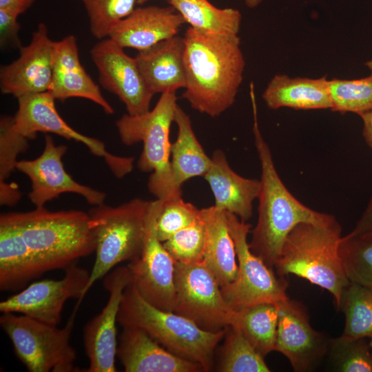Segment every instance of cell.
<instances>
[{
    "label": "cell",
    "mask_w": 372,
    "mask_h": 372,
    "mask_svg": "<svg viewBox=\"0 0 372 372\" xmlns=\"http://www.w3.org/2000/svg\"><path fill=\"white\" fill-rule=\"evenodd\" d=\"M183 39L186 85L182 97L200 113L218 116L234 103L243 80L240 37L189 26Z\"/></svg>",
    "instance_id": "cell-1"
},
{
    "label": "cell",
    "mask_w": 372,
    "mask_h": 372,
    "mask_svg": "<svg viewBox=\"0 0 372 372\" xmlns=\"http://www.w3.org/2000/svg\"><path fill=\"white\" fill-rule=\"evenodd\" d=\"M255 104L256 101H252L253 132L261 166V188L258 222L249 245L254 254L273 268L287 236L296 226L303 223L324 226L336 219L332 215L305 206L284 185L276 171L270 149L260 132Z\"/></svg>",
    "instance_id": "cell-2"
},
{
    "label": "cell",
    "mask_w": 372,
    "mask_h": 372,
    "mask_svg": "<svg viewBox=\"0 0 372 372\" xmlns=\"http://www.w3.org/2000/svg\"><path fill=\"white\" fill-rule=\"evenodd\" d=\"M117 322L143 330L171 353L199 364L203 371L211 369L215 349L227 331H206L183 316L160 309L131 283L123 293Z\"/></svg>",
    "instance_id": "cell-3"
},
{
    "label": "cell",
    "mask_w": 372,
    "mask_h": 372,
    "mask_svg": "<svg viewBox=\"0 0 372 372\" xmlns=\"http://www.w3.org/2000/svg\"><path fill=\"white\" fill-rule=\"evenodd\" d=\"M341 233L337 220L324 226L298 224L287 236L273 267L279 276L293 274L327 290L337 309L350 282L339 254Z\"/></svg>",
    "instance_id": "cell-4"
},
{
    "label": "cell",
    "mask_w": 372,
    "mask_h": 372,
    "mask_svg": "<svg viewBox=\"0 0 372 372\" xmlns=\"http://www.w3.org/2000/svg\"><path fill=\"white\" fill-rule=\"evenodd\" d=\"M25 241L43 273L65 269L96 250L88 213L44 207L14 212Z\"/></svg>",
    "instance_id": "cell-5"
},
{
    "label": "cell",
    "mask_w": 372,
    "mask_h": 372,
    "mask_svg": "<svg viewBox=\"0 0 372 372\" xmlns=\"http://www.w3.org/2000/svg\"><path fill=\"white\" fill-rule=\"evenodd\" d=\"M176 91L162 93L152 110L141 115L123 114L116 123L122 143H143L138 169L151 172L147 187L157 199L169 201L182 196L171 168L170 127L177 107Z\"/></svg>",
    "instance_id": "cell-6"
},
{
    "label": "cell",
    "mask_w": 372,
    "mask_h": 372,
    "mask_svg": "<svg viewBox=\"0 0 372 372\" xmlns=\"http://www.w3.org/2000/svg\"><path fill=\"white\" fill-rule=\"evenodd\" d=\"M150 201L134 198L116 207L104 203L88 211L90 225L96 241V258L87 294L98 280L124 261H132L141 254Z\"/></svg>",
    "instance_id": "cell-7"
},
{
    "label": "cell",
    "mask_w": 372,
    "mask_h": 372,
    "mask_svg": "<svg viewBox=\"0 0 372 372\" xmlns=\"http://www.w3.org/2000/svg\"><path fill=\"white\" fill-rule=\"evenodd\" d=\"M76 311L74 308L63 328L14 313H2L0 326L28 371L79 372L76 351L70 344Z\"/></svg>",
    "instance_id": "cell-8"
},
{
    "label": "cell",
    "mask_w": 372,
    "mask_h": 372,
    "mask_svg": "<svg viewBox=\"0 0 372 372\" xmlns=\"http://www.w3.org/2000/svg\"><path fill=\"white\" fill-rule=\"evenodd\" d=\"M238 260V274L231 283L220 287L227 304L236 311L262 302H276L288 298V283L285 277L276 276L273 268L254 254L247 242L251 225L226 211Z\"/></svg>",
    "instance_id": "cell-9"
},
{
    "label": "cell",
    "mask_w": 372,
    "mask_h": 372,
    "mask_svg": "<svg viewBox=\"0 0 372 372\" xmlns=\"http://www.w3.org/2000/svg\"><path fill=\"white\" fill-rule=\"evenodd\" d=\"M174 313L183 316L201 329L218 331L234 325L238 312L225 301L214 275L203 261H176Z\"/></svg>",
    "instance_id": "cell-10"
},
{
    "label": "cell",
    "mask_w": 372,
    "mask_h": 372,
    "mask_svg": "<svg viewBox=\"0 0 372 372\" xmlns=\"http://www.w3.org/2000/svg\"><path fill=\"white\" fill-rule=\"evenodd\" d=\"M163 205L161 200L150 201L141 254L127 267L130 283L145 300L160 309L174 311L176 261L156 234V221Z\"/></svg>",
    "instance_id": "cell-11"
},
{
    "label": "cell",
    "mask_w": 372,
    "mask_h": 372,
    "mask_svg": "<svg viewBox=\"0 0 372 372\" xmlns=\"http://www.w3.org/2000/svg\"><path fill=\"white\" fill-rule=\"evenodd\" d=\"M17 99L18 110L13 117L12 127L24 137L30 140L34 138L39 132L52 133L87 146L92 154L104 158L118 178L132 170L133 158L112 154L105 149L101 141L85 136L70 127L57 112L55 99L49 91L24 95Z\"/></svg>",
    "instance_id": "cell-12"
},
{
    "label": "cell",
    "mask_w": 372,
    "mask_h": 372,
    "mask_svg": "<svg viewBox=\"0 0 372 372\" xmlns=\"http://www.w3.org/2000/svg\"><path fill=\"white\" fill-rule=\"evenodd\" d=\"M76 262L64 270L60 280H42L34 282L19 293L0 302V311L24 315L40 322L58 326L65 302L77 299L75 309L85 297L90 273Z\"/></svg>",
    "instance_id": "cell-13"
},
{
    "label": "cell",
    "mask_w": 372,
    "mask_h": 372,
    "mask_svg": "<svg viewBox=\"0 0 372 372\" xmlns=\"http://www.w3.org/2000/svg\"><path fill=\"white\" fill-rule=\"evenodd\" d=\"M99 72L101 86L116 95L130 115H141L149 110L154 94L144 80L135 58L110 37L101 39L90 50Z\"/></svg>",
    "instance_id": "cell-14"
},
{
    "label": "cell",
    "mask_w": 372,
    "mask_h": 372,
    "mask_svg": "<svg viewBox=\"0 0 372 372\" xmlns=\"http://www.w3.org/2000/svg\"><path fill=\"white\" fill-rule=\"evenodd\" d=\"M276 304L275 351L287 357L295 371H313L327 357L331 338L312 328L300 303L288 298Z\"/></svg>",
    "instance_id": "cell-15"
},
{
    "label": "cell",
    "mask_w": 372,
    "mask_h": 372,
    "mask_svg": "<svg viewBox=\"0 0 372 372\" xmlns=\"http://www.w3.org/2000/svg\"><path fill=\"white\" fill-rule=\"evenodd\" d=\"M67 149L66 145H56L53 138L47 134L44 149L39 157L18 161L17 169L31 181L32 189L28 197L36 207H44L45 203L64 193L81 195L94 206L104 203V192L76 182L67 173L62 162Z\"/></svg>",
    "instance_id": "cell-16"
},
{
    "label": "cell",
    "mask_w": 372,
    "mask_h": 372,
    "mask_svg": "<svg viewBox=\"0 0 372 372\" xmlns=\"http://www.w3.org/2000/svg\"><path fill=\"white\" fill-rule=\"evenodd\" d=\"M130 283L127 266H121L105 276L103 287L109 293L108 300L97 316L83 329V343L89 366L85 372H115L118 313L123 293Z\"/></svg>",
    "instance_id": "cell-17"
},
{
    "label": "cell",
    "mask_w": 372,
    "mask_h": 372,
    "mask_svg": "<svg viewBox=\"0 0 372 372\" xmlns=\"http://www.w3.org/2000/svg\"><path fill=\"white\" fill-rule=\"evenodd\" d=\"M54 41L47 26L41 23L29 44L19 48V57L1 67L0 87L3 94L17 99L49 91L52 79Z\"/></svg>",
    "instance_id": "cell-18"
},
{
    "label": "cell",
    "mask_w": 372,
    "mask_h": 372,
    "mask_svg": "<svg viewBox=\"0 0 372 372\" xmlns=\"http://www.w3.org/2000/svg\"><path fill=\"white\" fill-rule=\"evenodd\" d=\"M49 92L55 100L61 102L70 98L86 99L99 105L106 114L114 113L99 87L83 67L77 40L74 35L54 41L52 79Z\"/></svg>",
    "instance_id": "cell-19"
},
{
    "label": "cell",
    "mask_w": 372,
    "mask_h": 372,
    "mask_svg": "<svg viewBox=\"0 0 372 372\" xmlns=\"http://www.w3.org/2000/svg\"><path fill=\"white\" fill-rule=\"evenodd\" d=\"M184 23L183 17L171 6L140 7L118 22L109 37L123 48L140 52L177 35Z\"/></svg>",
    "instance_id": "cell-20"
},
{
    "label": "cell",
    "mask_w": 372,
    "mask_h": 372,
    "mask_svg": "<svg viewBox=\"0 0 372 372\" xmlns=\"http://www.w3.org/2000/svg\"><path fill=\"white\" fill-rule=\"evenodd\" d=\"M116 356L126 372H198L202 366L178 356L141 329L123 327Z\"/></svg>",
    "instance_id": "cell-21"
},
{
    "label": "cell",
    "mask_w": 372,
    "mask_h": 372,
    "mask_svg": "<svg viewBox=\"0 0 372 372\" xmlns=\"http://www.w3.org/2000/svg\"><path fill=\"white\" fill-rule=\"evenodd\" d=\"M44 273L27 245L14 212L0 216V290L17 291Z\"/></svg>",
    "instance_id": "cell-22"
},
{
    "label": "cell",
    "mask_w": 372,
    "mask_h": 372,
    "mask_svg": "<svg viewBox=\"0 0 372 372\" xmlns=\"http://www.w3.org/2000/svg\"><path fill=\"white\" fill-rule=\"evenodd\" d=\"M211 158V165L204 178L214 194V206L247 221L252 216L254 201L259 197L260 180L236 173L220 149L215 150Z\"/></svg>",
    "instance_id": "cell-23"
},
{
    "label": "cell",
    "mask_w": 372,
    "mask_h": 372,
    "mask_svg": "<svg viewBox=\"0 0 372 372\" xmlns=\"http://www.w3.org/2000/svg\"><path fill=\"white\" fill-rule=\"evenodd\" d=\"M184 50L183 37L177 34L138 53V66L154 94L185 87Z\"/></svg>",
    "instance_id": "cell-24"
},
{
    "label": "cell",
    "mask_w": 372,
    "mask_h": 372,
    "mask_svg": "<svg viewBox=\"0 0 372 372\" xmlns=\"http://www.w3.org/2000/svg\"><path fill=\"white\" fill-rule=\"evenodd\" d=\"M262 97L266 105L272 110L282 107L296 110L332 108L327 76L312 79L276 74L268 83Z\"/></svg>",
    "instance_id": "cell-25"
},
{
    "label": "cell",
    "mask_w": 372,
    "mask_h": 372,
    "mask_svg": "<svg viewBox=\"0 0 372 372\" xmlns=\"http://www.w3.org/2000/svg\"><path fill=\"white\" fill-rule=\"evenodd\" d=\"M205 227L203 263L214 275L220 287L233 282L238 274V260L225 211L216 206L200 209Z\"/></svg>",
    "instance_id": "cell-26"
},
{
    "label": "cell",
    "mask_w": 372,
    "mask_h": 372,
    "mask_svg": "<svg viewBox=\"0 0 372 372\" xmlns=\"http://www.w3.org/2000/svg\"><path fill=\"white\" fill-rule=\"evenodd\" d=\"M174 122L178 127V135L171 147V168L176 185L189 179L206 174L211 165V158L204 151L197 139L189 116L177 105Z\"/></svg>",
    "instance_id": "cell-27"
},
{
    "label": "cell",
    "mask_w": 372,
    "mask_h": 372,
    "mask_svg": "<svg viewBox=\"0 0 372 372\" xmlns=\"http://www.w3.org/2000/svg\"><path fill=\"white\" fill-rule=\"evenodd\" d=\"M190 27L205 32L238 34L242 14L233 8H219L208 0H169Z\"/></svg>",
    "instance_id": "cell-28"
},
{
    "label": "cell",
    "mask_w": 372,
    "mask_h": 372,
    "mask_svg": "<svg viewBox=\"0 0 372 372\" xmlns=\"http://www.w3.org/2000/svg\"><path fill=\"white\" fill-rule=\"evenodd\" d=\"M278 320L276 302H262L238 311L234 325L240 328L254 348L265 357L275 351Z\"/></svg>",
    "instance_id": "cell-29"
},
{
    "label": "cell",
    "mask_w": 372,
    "mask_h": 372,
    "mask_svg": "<svg viewBox=\"0 0 372 372\" xmlns=\"http://www.w3.org/2000/svg\"><path fill=\"white\" fill-rule=\"evenodd\" d=\"M338 310L345 317L342 335L372 338V289L350 282L343 291Z\"/></svg>",
    "instance_id": "cell-30"
},
{
    "label": "cell",
    "mask_w": 372,
    "mask_h": 372,
    "mask_svg": "<svg viewBox=\"0 0 372 372\" xmlns=\"http://www.w3.org/2000/svg\"><path fill=\"white\" fill-rule=\"evenodd\" d=\"M339 254L349 281L372 289V231L342 236Z\"/></svg>",
    "instance_id": "cell-31"
},
{
    "label": "cell",
    "mask_w": 372,
    "mask_h": 372,
    "mask_svg": "<svg viewBox=\"0 0 372 372\" xmlns=\"http://www.w3.org/2000/svg\"><path fill=\"white\" fill-rule=\"evenodd\" d=\"M219 371L224 372H269L262 356L237 325L227 328Z\"/></svg>",
    "instance_id": "cell-32"
},
{
    "label": "cell",
    "mask_w": 372,
    "mask_h": 372,
    "mask_svg": "<svg viewBox=\"0 0 372 372\" xmlns=\"http://www.w3.org/2000/svg\"><path fill=\"white\" fill-rule=\"evenodd\" d=\"M366 339L342 335L331 338L327 355L330 368L339 372H372V348Z\"/></svg>",
    "instance_id": "cell-33"
},
{
    "label": "cell",
    "mask_w": 372,
    "mask_h": 372,
    "mask_svg": "<svg viewBox=\"0 0 372 372\" xmlns=\"http://www.w3.org/2000/svg\"><path fill=\"white\" fill-rule=\"evenodd\" d=\"M331 110L360 114L372 111V74L358 79L329 80Z\"/></svg>",
    "instance_id": "cell-34"
},
{
    "label": "cell",
    "mask_w": 372,
    "mask_h": 372,
    "mask_svg": "<svg viewBox=\"0 0 372 372\" xmlns=\"http://www.w3.org/2000/svg\"><path fill=\"white\" fill-rule=\"evenodd\" d=\"M87 12L92 34L99 40L109 37L116 25L136 8L138 0H79Z\"/></svg>",
    "instance_id": "cell-35"
},
{
    "label": "cell",
    "mask_w": 372,
    "mask_h": 372,
    "mask_svg": "<svg viewBox=\"0 0 372 372\" xmlns=\"http://www.w3.org/2000/svg\"><path fill=\"white\" fill-rule=\"evenodd\" d=\"M205 227L200 216L188 227L177 231L163 245L175 261L194 263L203 261Z\"/></svg>",
    "instance_id": "cell-36"
},
{
    "label": "cell",
    "mask_w": 372,
    "mask_h": 372,
    "mask_svg": "<svg viewBox=\"0 0 372 372\" xmlns=\"http://www.w3.org/2000/svg\"><path fill=\"white\" fill-rule=\"evenodd\" d=\"M200 210L181 197L163 202L156 221L158 239L163 242L177 231L192 224L198 218Z\"/></svg>",
    "instance_id": "cell-37"
},
{
    "label": "cell",
    "mask_w": 372,
    "mask_h": 372,
    "mask_svg": "<svg viewBox=\"0 0 372 372\" xmlns=\"http://www.w3.org/2000/svg\"><path fill=\"white\" fill-rule=\"evenodd\" d=\"M13 117L2 116L0 120V183L17 169V156L25 152L29 144L24 137L12 127Z\"/></svg>",
    "instance_id": "cell-38"
},
{
    "label": "cell",
    "mask_w": 372,
    "mask_h": 372,
    "mask_svg": "<svg viewBox=\"0 0 372 372\" xmlns=\"http://www.w3.org/2000/svg\"><path fill=\"white\" fill-rule=\"evenodd\" d=\"M19 15L4 9H0V43L1 47L12 45L20 48L18 33L21 25L17 21Z\"/></svg>",
    "instance_id": "cell-39"
},
{
    "label": "cell",
    "mask_w": 372,
    "mask_h": 372,
    "mask_svg": "<svg viewBox=\"0 0 372 372\" xmlns=\"http://www.w3.org/2000/svg\"><path fill=\"white\" fill-rule=\"evenodd\" d=\"M18 186L6 182L0 183V203L1 205H14L21 198Z\"/></svg>",
    "instance_id": "cell-40"
},
{
    "label": "cell",
    "mask_w": 372,
    "mask_h": 372,
    "mask_svg": "<svg viewBox=\"0 0 372 372\" xmlns=\"http://www.w3.org/2000/svg\"><path fill=\"white\" fill-rule=\"evenodd\" d=\"M372 231V197L355 228L351 231L358 234Z\"/></svg>",
    "instance_id": "cell-41"
},
{
    "label": "cell",
    "mask_w": 372,
    "mask_h": 372,
    "mask_svg": "<svg viewBox=\"0 0 372 372\" xmlns=\"http://www.w3.org/2000/svg\"><path fill=\"white\" fill-rule=\"evenodd\" d=\"M34 1L35 0H0V9L21 15L30 8Z\"/></svg>",
    "instance_id": "cell-42"
},
{
    "label": "cell",
    "mask_w": 372,
    "mask_h": 372,
    "mask_svg": "<svg viewBox=\"0 0 372 372\" xmlns=\"http://www.w3.org/2000/svg\"><path fill=\"white\" fill-rule=\"evenodd\" d=\"M362 123V134L367 145L372 149V111L359 114Z\"/></svg>",
    "instance_id": "cell-43"
},
{
    "label": "cell",
    "mask_w": 372,
    "mask_h": 372,
    "mask_svg": "<svg viewBox=\"0 0 372 372\" xmlns=\"http://www.w3.org/2000/svg\"><path fill=\"white\" fill-rule=\"evenodd\" d=\"M245 4L249 8H255L258 7L262 2V0H243Z\"/></svg>",
    "instance_id": "cell-44"
},
{
    "label": "cell",
    "mask_w": 372,
    "mask_h": 372,
    "mask_svg": "<svg viewBox=\"0 0 372 372\" xmlns=\"http://www.w3.org/2000/svg\"><path fill=\"white\" fill-rule=\"evenodd\" d=\"M365 66L369 70L370 74H372V58L364 63Z\"/></svg>",
    "instance_id": "cell-45"
},
{
    "label": "cell",
    "mask_w": 372,
    "mask_h": 372,
    "mask_svg": "<svg viewBox=\"0 0 372 372\" xmlns=\"http://www.w3.org/2000/svg\"><path fill=\"white\" fill-rule=\"evenodd\" d=\"M147 1L149 0H138V4H143L145 3V2H147ZM167 1H169V0H167Z\"/></svg>",
    "instance_id": "cell-46"
},
{
    "label": "cell",
    "mask_w": 372,
    "mask_h": 372,
    "mask_svg": "<svg viewBox=\"0 0 372 372\" xmlns=\"http://www.w3.org/2000/svg\"><path fill=\"white\" fill-rule=\"evenodd\" d=\"M369 344H370V346L372 348V338H371L370 340H369Z\"/></svg>",
    "instance_id": "cell-47"
}]
</instances>
